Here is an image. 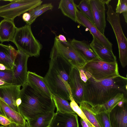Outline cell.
Listing matches in <instances>:
<instances>
[{
    "mask_svg": "<svg viewBox=\"0 0 127 127\" xmlns=\"http://www.w3.org/2000/svg\"><path fill=\"white\" fill-rule=\"evenodd\" d=\"M109 119L111 127H127V102L122 107L115 106L110 113Z\"/></svg>",
    "mask_w": 127,
    "mask_h": 127,
    "instance_id": "15",
    "label": "cell"
},
{
    "mask_svg": "<svg viewBox=\"0 0 127 127\" xmlns=\"http://www.w3.org/2000/svg\"><path fill=\"white\" fill-rule=\"evenodd\" d=\"M26 83L44 95L52 97L44 77L34 72L28 71Z\"/></svg>",
    "mask_w": 127,
    "mask_h": 127,
    "instance_id": "17",
    "label": "cell"
},
{
    "mask_svg": "<svg viewBox=\"0 0 127 127\" xmlns=\"http://www.w3.org/2000/svg\"><path fill=\"white\" fill-rule=\"evenodd\" d=\"M108 6L106 19L115 35L118 47L119 60L121 66L124 68L127 65V39L122 27L119 14L114 11L111 5Z\"/></svg>",
    "mask_w": 127,
    "mask_h": 127,
    "instance_id": "6",
    "label": "cell"
},
{
    "mask_svg": "<svg viewBox=\"0 0 127 127\" xmlns=\"http://www.w3.org/2000/svg\"><path fill=\"white\" fill-rule=\"evenodd\" d=\"M79 107L94 127H102L92 109L91 106L88 103L82 102Z\"/></svg>",
    "mask_w": 127,
    "mask_h": 127,
    "instance_id": "25",
    "label": "cell"
},
{
    "mask_svg": "<svg viewBox=\"0 0 127 127\" xmlns=\"http://www.w3.org/2000/svg\"><path fill=\"white\" fill-rule=\"evenodd\" d=\"M13 77L12 69L0 70V79L12 84Z\"/></svg>",
    "mask_w": 127,
    "mask_h": 127,
    "instance_id": "31",
    "label": "cell"
},
{
    "mask_svg": "<svg viewBox=\"0 0 127 127\" xmlns=\"http://www.w3.org/2000/svg\"><path fill=\"white\" fill-rule=\"evenodd\" d=\"M70 42L73 48L87 62L98 58L90 44L85 40L79 41L73 39Z\"/></svg>",
    "mask_w": 127,
    "mask_h": 127,
    "instance_id": "18",
    "label": "cell"
},
{
    "mask_svg": "<svg viewBox=\"0 0 127 127\" xmlns=\"http://www.w3.org/2000/svg\"><path fill=\"white\" fill-rule=\"evenodd\" d=\"M125 100H127V95L120 93L105 103L91 107L93 111L96 113L103 112H110L119 102Z\"/></svg>",
    "mask_w": 127,
    "mask_h": 127,
    "instance_id": "22",
    "label": "cell"
},
{
    "mask_svg": "<svg viewBox=\"0 0 127 127\" xmlns=\"http://www.w3.org/2000/svg\"><path fill=\"white\" fill-rule=\"evenodd\" d=\"M80 122L82 127H88L86 123L81 118Z\"/></svg>",
    "mask_w": 127,
    "mask_h": 127,
    "instance_id": "37",
    "label": "cell"
},
{
    "mask_svg": "<svg viewBox=\"0 0 127 127\" xmlns=\"http://www.w3.org/2000/svg\"><path fill=\"white\" fill-rule=\"evenodd\" d=\"M76 22L85 27L102 45L109 50L112 51V44L104 34H102L95 26L77 8Z\"/></svg>",
    "mask_w": 127,
    "mask_h": 127,
    "instance_id": "11",
    "label": "cell"
},
{
    "mask_svg": "<svg viewBox=\"0 0 127 127\" xmlns=\"http://www.w3.org/2000/svg\"><path fill=\"white\" fill-rule=\"evenodd\" d=\"M21 103V100L20 97L18 98L16 101V104L17 106H18L20 105Z\"/></svg>",
    "mask_w": 127,
    "mask_h": 127,
    "instance_id": "39",
    "label": "cell"
},
{
    "mask_svg": "<svg viewBox=\"0 0 127 127\" xmlns=\"http://www.w3.org/2000/svg\"><path fill=\"white\" fill-rule=\"evenodd\" d=\"M8 127H18L16 124L13 123H11L8 126Z\"/></svg>",
    "mask_w": 127,
    "mask_h": 127,
    "instance_id": "42",
    "label": "cell"
},
{
    "mask_svg": "<svg viewBox=\"0 0 127 127\" xmlns=\"http://www.w3.org/2000/svg\"><path fill=\"white\" fill-rule=\"evenodd\" d=\"M17 52V50L10 44L5 45L0 43V64L8 69H12Z\"/></svg>",
    "mask_w": 127,
    "mask_h": 127,
    "instance_id": "19",
    "label": "cell"
},
{
    "mask_svg": "<svg viewBox=\"0 0 127 127\" xmlns=\"http://www.w3.org/2000/svg\"><path fill=\"white\" fill-rule=\"evenodd\" d=\"M115 10V12L119 14L127 12V0H119Z\"/></svg>",
    "mask_w": 127,
    "mask_h": 127,
    "instance_id": "32",
    "label": "cell"
},
{
    "mask_svg": "<svg viewBox=\"0 0 127 127\" xmlns=\"http://www.w3.org/2000/svg\"><path fill=\"white\" fill-rule=\"evenodd\" d=\"M82 68L96 80L112 79L120 75L117 62H107L98 58L87 62Z\"/></svg>",
    "mask_w": 127,
    "mask_h": 127,
    "instance_id": "5",
    "label": "cell"
},
{
    "mask_svg": "<svg viewBox=\"0 0 127 127\" xmlns=\"http://www.w3.org/2000/svg\"><path fill=\"white\" fill-rule=\"evenodd\" d=\"M56 37L58 40L61 42H65L67 41L66 38L63 35L60 34L57 36Z\"/></svg>",
    "mask_w": 127,
    "mask_h": 127,
    "instance_id": "36",
    "label": "cell"
},
{
    "mask_svg": "<svg viewBox=\"0 0 127 127\" xmlns=\"http://www.w3.org/2000/svg\"><path fill=\"white\" fill-rule=\"evenodd\" d=\"M11 122L5 116L0 115V124L5 126H8Z\"/></svg>",
    "mask_w": 127,
    "mask_h": 127,
    "instance_id": "33",
    "label": "cell"
},
{
    "mask_svg": "<svg viewBox=\"0 0 127 127\" xmlns=\"http://www.w3.org/2000/svg\"><path fill=\"white\" fill-rule=\"evenodd\" d=\"M76 6L73 0H61L58 8L64 15L76 22Z\"/></svg>",
    "mask_w": 127,
    "mask_h": 127,
    "instance_id": "23",
    "label": "cell"
},
{
    "mask_svg": "<svg viewBox=\"0 0 127 127\" xmlns=\"http://www.w3.org/2000/svg\"><path fill=\"white\" fill-rule=\"evenodd\" d=\"M49 127H79L77 115L76 113L56 112Z\"/></svg>",
    "mask_w": 127,
    "mask_h": 127,
    "instance_id": "14",
    "label": "cell"
},
{
    "mask_svg": "<svg viewBox=\"0 0 127 127\" xmlns=\"http://www.w3.org/2000/svg\"><path fill=\"white\" fill-rule=\"evenodd\" d=\"M110 0H90L95 25L102 34H104L106 26L105 4L108 6Z\"/></svg>",
    "mask_w": 127,
    "mask_h": 127,
    "instance_id": "10",
    "label": "cell"
},
{
    "mask_svg": "<svg viewBox=\"0 0 127 127\" xmlns=\"http://www.w3.org/2000/svg\"><path fill=\"white\" fill-rule=\"evenodd\" d=\"M90 46L98 58L100 60L106 62H117L116 56L112 51L106 48L95 37L93 36Z\"/></svg>",
    "mask_w": 127,
    "mask_h": 127,
    "instance_id": "16",
    "label": "cell"
},
{
    "mask_svg": "<svg viewBox=\"0 0 127 127\" xmlns=\"http://www.w3.org/2000/svg\"><path fill=\"white\" fill-rule=\"evenodd\" d=\"M77 9L95 25L90 0H82L77 5Z\"/></svg>",
    "mask_w": 127,
    "mask_h": 127,
    "instance_id": "28",
    "label": "cell"
},
{
    "mask_svg": "<svg viewBox=\"0 0 127 127\" xmlns=\"http://www.w3.org/2000/svg\"><path fill=\"white\" fill-rule=\"evenodd\" d=\"M52 99L57 112L64 113H76L71 108L67 101L60 97L53 95Z\"/></svg>",
    "mask_w": 127,
    "mask_h": 127,
    "instance_id": "27",
    "label": "cell"
},
{
    "mask_svg": "<svg viewBox=\"0 0 127 127\" xmlns=\"http://www.w3.org/2000/svg\"><path fill=\"white\" fill-rule=\"evenodd\" d=\"M17 27L14 21L4 19L0 22V41L12 42Z\"/></svg>",
    "mask_w": 127,
    "mask_h": 127,
    "instance_id": "20",
    "label": "cell"
},
{
    "mask_svg": "<svg viewBox=\"0 0 127 127\" xmlns=\"http://www.w3.org/2000/svg\"><path fill=\"white\" fill-rule=\"evenodd\" d=\"M70 104L73 111L78 115L86 123L88 127H94L87 118L79 107L73 99L72 96L70 97Z\"/></svg>",
    "mask_w": 127,
    "mask_h": 127,
    "instance_id": "29",
    "label": "cell"
},
{
    "mask_svg": "<svg viewBox=\"0 0 127 127\" xmlns=\"http://www.w3.org/2000/svg\"><path fill=\"white\" fill-rule=\"evenodd\" d=\"M0 108L4 115L11 123L24 126L26 120L19 113L15 111L0 99Z\"/></svg>",
    "mask_w": 127,
    "mask_h": 127,
    "instance_id": "21",
    "label": "cell"
},
{
    "mask_svg": "<svg viewBox=\"0 0 127 127\" xmlns=\"http://www.w3.org/2000/svg\"><path fill=\"white\" fill-rule=\"evenodd\" d=\"M53 46L72 66L82 68L87 62L73 48L70 42H61L56 37Z\"/></svg>",
    "mask_w": 127,
    "mask_h": 127,
    "instance_id": "8",
    "label": "cell"
},
{
    "mask_svg": "<svg viewBox=\"0 0 127 127\" xmlns=\"http://www.w3.org/2000/svg\"><path fill=\"white\" fill-rule=\"evenodd\" d=\"M53 8V6L51 3H46L41 4L30 11L31 18L26 24L31 25L38 17L46 11L52 10Z\"/></svg>",
    "mask_w": 127,
    "mask_h": 127,
    "instance_id": "26",
    "label": "cell"
},
{
    "mask_svg": "<svg viewBox=\"0 0 127 127\" xmlns=\"http://www.w3.org/2000/svg\"><path fill=\"white\" fill-rule=\"evenodd\" d=\"M49 68L44 77L53 95L70 101L72 95L69 85L72 66L53 46L51 51Z\"/></svg>",
    "mask_w": 127,
    "mask_h": 127,
    "instance_id": "2",
    "label": "cell"
},
{
    "mask_svg": "<svg viewBox=\"0 0 127 127\" xmlns=\"http://www.w3.org/2000/svg\"><path fill=\"white\" fill-rule=\"evenodd\" d=\"M9 69L7 68L3 65L0 64V70H5Z\"/></svg>",
    "mask_w": 127,
    "mask_h": 127,
    "instance_id": "40",
    "label": "cell"
},
{
    "mask_svg": "<svg viewBox=\"0 0 127 127\" xmlns=\"http://www.w3.org/2000/svg\"><path fill=\"white\" fill-rule=\"evenodd\" d=\"M22 18L23 20L26 23H28L30 20L31 15L29 12H26L23 14Z\"/></svg>",
    "mask_w": 127,
    "mask_h": 127,
    "instance_id": "35",
    "label": "cell"
},
{
    "mask_svg": "<svg viewBox=\"0 0 127 127\" xmlns=\"http://www.w3.org/2000/svg\"><path fill=\"white\" fill-rule=\"evenodd\" d=\"M78 69L79 70L80 76L81 80L84 82H86L87 78L85 73V71L82 68Z\"/></svg>",
    "mask_w": 127,
    "mask_h": 127,
    "instance_id": "34",
    "label": "cell"
},
{
    "mask_svg": "<svg viewBox=\"0 0 127 127\" xmlns=\"http://www.w3.org/2000/svg\"><path fill=\"white\" fill-rule=\"evenodd\" d=\"M0 115H2L4 116V114H3L0 108Z\"/></svg>",
    "mask_w": 127,
    "mask_h": 127,
    "instance_id": "44",
    "label": "cell"
},
{
    "mask_svg": "<svg viewBox=\"0 0 127 127\" xmlns=\"http://www.w3.org/2000/svg\"><path fill=\"white\" fill-rule=\"evenodd\" d=\"M18 127H29L28 123L26 121L24 126L17 125Z\"/></svg>",
    "mask_w": 127,
    "mask_h": 127,
    "instance_id": "43",
    "label": "cell"
},
{
    "mask_svg": "<svg viewBox=\"0 0 127 127\" xmlns=\"http://www.w3.org/2000/svg\"><path fill=\"white\" fill-rule=\"evenodd\" d=\"M21 86L12 84L0 86V99L12 109L19 113L16 101L20 97Z\"/></svg>",
    "mask_w": 127,
    "mask_h": 127,
    "instance_id": "12",
    "label": "cell"
},
{
    "mask_svg": "<svg viewBox=\"0 0 127 127\" xmlns=\"http://www.w3.org/2000/svg\"><path fill=\"white\" fill-rule=\"evenodd\" d=\"M69 85L72 96L77 104L83 101L84 85L81 80L79 70L76 67L72 66L70 74Z\"/></svg>",
    "mask_w": 127,
    "mask_h": 127,
    "instance_id": "13",
    "label": "cell"
},
{
    "mask_svg": "<svg viewBox=\"0 0 127 127\" xmlns=\"http://www.w3.org/2000/svg\"><path fill=\"white\" fill-rule=\"evenodd\" d=\"M20 113L27 121L33 119L50 111L56 107L52 99L40 93L27 83L21 90Z\"/></svg>",
    "mask_w": 127,
    "mask_h": 127,
    "instance_id": "3",
    "label": "cell"
},
{
    "mask_svg": "<svg viewBox=\"0 0 127 127\" xmlns=\"http://www.w3.org/2000/svg\"><path fill=\"white\" fill-rule=\"evenodd\" d=\"M110 113L109 112H103L98 113L94 112L102 127H111L109 119Z\"/></svg>",
    "mask_w": 127,
    "mask_h": 127,
    "instance_id": "30",
    "label": "cell"
},
{
    "mask_svg": "<svg viewBox=\"0 0 127 127\" xmlns=\"http://www.w3.org/2000/svg\"><path fill=\"white\" fill-rule=\"evenodd\" d=\"M122 14L124 17L126 22L127 23V12H124L122 13Z\"/></svg>",
    "mask_w": 127,
    "mask_h": 127,
    "instance_id": "41",
    "label": "cell"
},
{
    "mask_svg": "<svg viewBox=\"0 0 127 127\" xmlns=\"http://www.w3.org/2000/svg\"><path fill=\"white\" fill-rule=\"evenodd\" d=\"M55 113L50 111L36 119L27 121L29 127H49Z\"/></svg>",
    "mask_w": 127,
    "mask_h": 127,
    "instance_id": "24",
    "label": "cell"
},
{
    "mask_svg": "<svg viewBox=\"0 0 127 127\" xmlns=\"http://www.w3.org/2000/svg\"><path fill=\"white\" fill-rule=\"evenodd\" d=\"M12 42L16 45L18 50L30 57L39 56L42 47L33 35L31 25L27 24L21 27L17 28Z\"/></svg>",
    "mask_w": 127,
    "mask_h": 127,
    "instance_id": "4",
    "label": "cell"
},
{
    "mask_svg": "<svg viewBox=\"0 0 127 127\" xmlns=\"http://www.w3.org/2000/svg\"><path fill=\"white\" fill-rule=\"evenodd\" d=\"M0 127H4V126H0Z\"/></svg>",
    "mask_w": 127,
    "mask_h": 127,
    "instance_id": "45",
    "label": "cell"
},
{
    "mask_svg": "<svg viewBox=\"0 0 127 127\" xmlns=\"http://www.w3.org/2000/svg\"><path fill=\"white\" fill-rule=\"evenodd\" d=\"M11 85L9 84L4 81L0 79V86Z\"/></svg>",
    "mask_w": 127,
    "mask_h": 127,
    "instance_id": "38",
    "label": "cell"
},
{
    "mask_svg": "<svg viewBox=\"0 0 127 127\" xmlns=\"http://www.w3.org/2000/svg\"><path fill=\"white\" fill-rule=\"evenodd\" d=\"M29 57L27 54L17 50L12 69L13 72L12 84L22 86L26 83L27 62Z\"/></svg>",
    "mask_w": 127,
    "mask_h": 127,
    "instance_id": "9",
    "label": "cell"
},
{
    "mask_svg": "<svg viewBox=\"0 0 127 127\" xmlns=\"http://www.w3.org/2000/svg\"><path fill=\"white\" fill-rule=\"evenodd\" d=\"M10 2L0 5V17L14 21L15 18L41 4L40 0H10Z\"/></svg>",
    "mask_w": 127,
    "mask_h": 127,
    "instance_id": "7",
    "label": "cell"
},
{
    "mask_svg": "<svg viewBox=\"0 0 127 127\" xmlns=\"http://www.w3.org/2000/svg\"><path fill=\"white\" fill-rule=\"evenodd\" d=\"M85 72L87 79L85 82L82 81L83 102L91 107L104 104L119 93L127 95V77L120 75L112 79L97 81L94 79L88 72Z\"/></svg>",
    "mask_w": 127,
    "mask_h": 127,
    "instance_id": "1",
    "label": "cell"
}]
</instances>
